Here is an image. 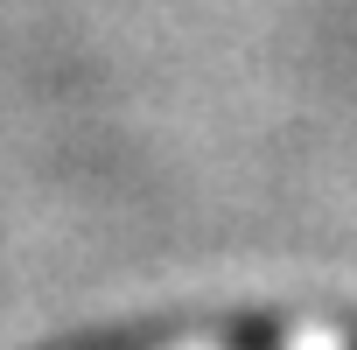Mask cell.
<instances>
[{"mask_svg":"<svg viewBox=\"0 0 357 350\" xmlns=\"http://www.w3.org/2000/svg\"><path fill=\"white\" fill-rule=\"evenodd\" d=\"M161 350H357L336 329H218V336H183Z\"/></svg>","mask_w":357,"mask_h":350,"instance_id":"6da1fadb","label":"cell"}]
</instances>
